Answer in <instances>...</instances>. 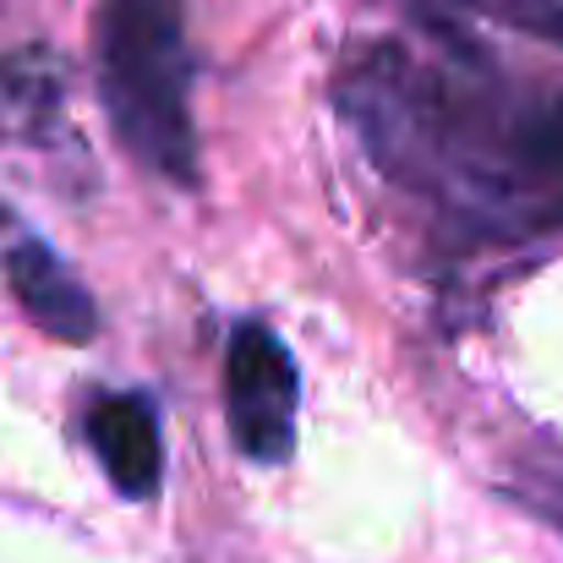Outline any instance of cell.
I'll list each match as a JSON object with an SVG mask.
<instances>
[{
    "label": "cell",
    "mask_w": 563,
    "mask_h": 563,
    "mask_svg": "<svg viewBox=\"0 0 563 563\" xmlns=\"http://www.w3.org/2000/svg\"><path fill=\"white\" fill-rule=\"evenodd\" d=\"M66 104V66L55 49L27 44L0 55V132L22 143H49Z\"/></svg>",
    "instance_id": "cell-5"
},
{
    "label": "cell",
    "mask_w": 563,
    "mask_h": 563,
    "mask_svg": "<svg viewBox=\"0 0 563 563\" xmlns=\"http://www.w3.org/2000/svg\"><path fill=\"white\" fill-rule=\"evenodd\" d=\"M0 274H5L11 296L22 301V312L44 334H55L66 345H88L93 340L99 312H93V296L82 290V279L55 257L49 241H38L27 224H16L5 213H0Z\"/></svg>",
    "instance_id": "cell-3"
},
{
    "label": "cell",
    "mask_w": 563,
    "mask_h": 563,
    "mask_svg": "<svg viewBox=\"0 0 563 563\" xmlns=\"http://www.w3.org/2000/svg\"><path fill=\"white\" fill-rule=\"evenodd\" d=\"M515 159H520L537 181H548V187L563 197V99L542 104L537 115L520 121V132H515Z\"/></svg>",
    "instance_id": "cell-6"
},
{
    "label": "cell",
    "mask_w": 563,
    "mask_h": 563,
    "mask_svg": "<svg viewBox=\"0 0 563 563\" xmlns=\"http://www.w3.org/2000/svg\"><path fill=\"white\" fill-rule=\"evenodd\" d=\"M88 443L104 460L121 498H154L165 482V438L159 416L143 394H99L88 410Z\"/></svg>",
    "instance_id": "cell-4"
},
{
    "label": "cell",
    "mask_w": 563,
    "mask_h": 563,
    "mask_svg": "<svg viewBox=\"0 0 563 563\" xmlns=\"http://www.w3.org/2000/svg\"><path fill=\"white\" fill-rule=\"evenodd\" d=\"M93 55L121 148L154 176L187 187L197 176L187 0H99Z\"/></svg>",
    "instance_id": "cell-1"
},
{
    "label": "cell",
    "mask_w": 563,
    "mask_h": 563,
    "mask_svg": "<svg viewBox=\"0 0 563 563\" xmlns=\"http://www.w3.org/2000/svg\"><path fill=\"white\" fill-rule=\"evenodd\" d=\"M296 405L301 377L285 340L263 323H241L224 351V416L235 449L257 465H285L296 449Z\"/></svg>",
    "instance_id": "cell-2"
},
{
    "label": "cell",
    "mask_w": 563,
    "mask_h": 563,
    "mask_svg": "<svg viewBox=\"0 0 563 563\" xmlns=\"http://www.w3.org/2000/svg\"><path fill=\"white\" fill-rule=\"evenodd\" d=\"M509 5H515V16L526 27H537L548 38H563V0H509Z\"/></svg>",
    "instance_id": "cell-7"
}]
</instances>
